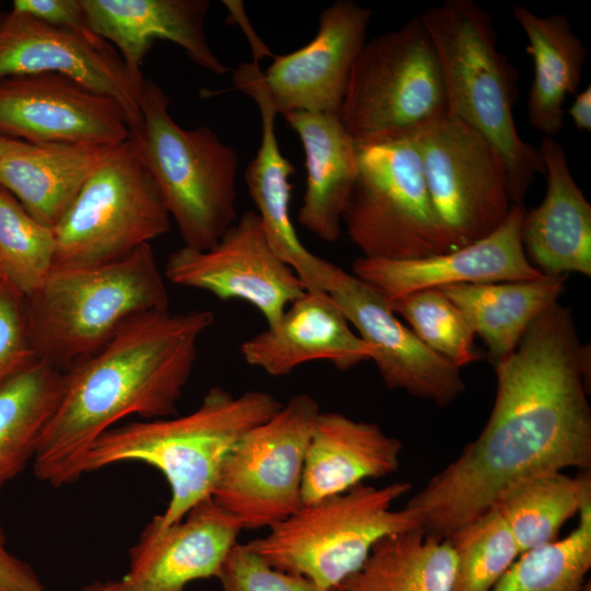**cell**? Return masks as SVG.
<instances>
[{
  "instance_id": "cell-3",
  "label": "cell",
  "mask_w": 591,
  "mask_h": 591,
  "mask_svg": "<svg viewBox=\"0 0 591 591\" xmlns=\"http://www.w3.org/2000/svg\"><path fill=\"white\" fill-rule=\"evenodd\" d=\"M281 406L265 391L234 396L213 386L187 415L131 421L104 432L88 452L84 474L124 462L157 468L165 477L171 496L166 509L150 522L158 529L167 528L211 497L230 450Z\"/></svg>"
},
{
  "instance_id": "cell-7",
  "label": "cell",
  "mask_w": 591,
  "mask_h": 591,
  "mask_svg": "<svg viewBox=\"0 0 591 591\" xmlns=\"http://www.w3.org/2000/svg\"><path fill=\"white\" fill-rule=\"evenodd\" d=\"M408 483L383 487L359 484L349 490L302 505L263 537L244 545L270 567L304 577L320 591L339 587L357 572L383 537L421 528L418 513L393 503Z\"/></svg>"
},
{
  "instance_id": "cell-43",
  "label": "cell",
  "mask_w": 591,
  "mask_h": 591,
  "mask_svg": "<svg viewBox=\"0 0 591 591\" xmlns=\"http://www.w3.org/2000/svg\"><path fill=\"white\" fill-rule=\"evenodd\" d=\"M582 591H591L590 582L588 581Z\"/></svg>"
},
{
  "instance_id": "cell-42",
  "label": "cell",
  "mask_w": 591,
  "mask_h": 591,
  "mask_svg": "<svg viewBox=\"0 0 591 591\" xmlns=\"http://www.w3.org/2000/svg\"><path fill=\"white\" fill-rule=\"evenodd\" d=\"M20 140L7 138L0 135V158L13 148Z\"/></svg>"
},
{
  "instance_id": "cell-33",
  "label": "cell",
  "mask_w": 591,
  "mask_h": 591,
  "mask_svg": "<svg viewBox=\"0 0 591 591\" xmlns=\"http://www.w3.org/2000/svg\"><path fill=\"white\" fill-rule=\"evenodd\" d=\"M54 230L34 219L0 186V265L3 277L25 298L55 266Z\"/></svg>"
},
{
  "instance_id": "cell-39",
  "label": "cell",
  "mask_w": 591,
  "mask_h": 591,
  "mask_svg": "<svg viewBox=\"0 0 591 591\" xmlns=\"http://www.w3.org/2000/svg\"><path fill=\"white\" fill-rule=\"evenodd\" d=\"M0 591H49L34 569L13 555L0 526Z\"/></svg>"
},
{
  "instance_id": "cell-41",
  "label": "cell",
  "mask_w": 591,
  "mask_h": 591,
  "mask_svg": "<svg viewBox=\"0 0 591 591\" xmlns=\"http://www.w3.org/2000/svg\"><path fill=\"white\" fill-rule=\"evenodd\" d=\"M81 591H121L118 580L95 581L85 586Z\"/></svg>"
},
{
  "instance_id": "cell-19",
  "label": "cell",
  "mask_w": 591,
  "mask_h": 591,
  "mask_svg": "<svg viewBox=\"0 0 591 591\" xmlns=\"http://www.w3.org/2000/svg\"><path fill=\"white\" fill-rule=\"evenodd\" d=\"M242 528L211 497L164 529L149 522L130 548L121 591H185L198 579L219 578Z\"/></svg>"
},
{
  "instance_id": "cell-1",
  "label": "cell",
  "mask_w": 591,
  "mask_h": 591,
  "mask_svg": "<svg viewBox=\"0 0 591 591\" xmlns=\"http://www.w3.org/2000/svg\"><path fill=\"white\" fill-rule=\"evenodd\" d=\"M590 358L571 309L556 302L493 362L496 398L484 429L407 502L425 532L448 536L524 478L590 467Z\"/></svg>"
},
{
  "instance_id": "cell-2",
  "label": "cell",
  "mask_w": 591,
  "mask_h": 591,
  "mask_svg": "<svg viewBox=\"0 0 591 591\" xmlns=\"http://www.w3.org/2000/svg\"><path fill=\"white\" fill-rule=\"evenodd\" d=\"M213 323L209 310L146 312L66 370L33 459L35 476L57 488L74 483L93 443L119 420L175 416L199 339Z\"/></svg>"
},
{
  "instance_id": "cell-15",
  "label": "cell",
  "mask_w": 591,
  "mask_h": 591,
  "mask_svg": "<svg viewBox=\"0 0 591 591\" xmlns=\"http://www.w3.org/2000/svg\"><path fill=\"white\" fill-rule=\"evenodd\" d=\"M0 135L28 142L114 147L130 139L123 107L61 74L0 79Z\"/></svg>"
},
{
  "instance_id": "cell-14",
  "label": "cell",
  "mask_w": 591,
  "mask_h": 591,
  "mask_svg": "<svg viewBox=\"0 0 591 591\" xmlns=\"http://www.w3.org/2000/svg\"><path fill=\"white\" fill-rule=\"evenodd\" d=\"M320 287L339 305L349 324L372 349L385 386L447 406L464 390L460 369L430 350L395 316L373 286L325 260Z\"/></svg>"
},
{
  "instance_id": "cell-21",
  "label": "cell",
  "mask_w": 591,
  "mask_h": 591,
  "mask_svg": "<svg viewBox=\"0 0 591 591\" xmlns=\"http://www.w3.org/2000/svg\"><path fill=\"white\" fill-rule=\"evenodd\" d=\"M235 89L251 96L258 106L262 135L258 150L245 171L248 194L257 208L265 234L277 255L289 265L308 291H323L318 275L323 258L300 241L290 213L291 162L280 150L275 132L277 111L264 83L258 59L241 63L233 73Z\"/></svg>"
},
{
  "instance_id": "cell-18",
  "label": "cell",
  "mask_w": 591,
  "mask_h": 591,
  "mask_svg": "<svg viewBox=\"0 0 591 591\" xmlns=\"http://www.w3.org/2000/svg\"><path fill=\"white\" fill-rule=\"evenodd\" d=\"M525 208L513 205L487 236L461 248L412 260L357 257L352 273L387 300L415 291L460 283L532 280L542 277L526 257L521 223Z\"/></svg>"
},
{
  "instance_id": "cell-38",
  "label": "cell",
  "mask_w": 591,
  "mask_h": 591,
  "mask_svg": "<svg viewBox=\"0 0 591 591\" xmlns=\"http://www.w3.org/2000/svg\"><path fill=\"white\" fill-rule=\"evenodd\" d=\"M12 10L53 27L89 30L81 0H14Z\"/></svg>"
},
{
  "instance_id": "cell-20",
  "label": "cell",
  "mask_w": 591,
  "mask_h": 591,
  "mask_svg": "<svg viewBox=\"0 0 591 591\" xmlns=\"http://www.w3.org/2000/svg\"><path fill=\"white\" fill-rule=\"evenodd\" d=\"M240 351L246 363L273 376L313 360L348 370L372 358V349L351 329L336 301L325 291L308 290L276 324L245 339Z\"/></svg>"
},
{
  "instance_id": "cell-11",
  "label": "cell",
  "mask_w": 591,
  "mask_h": 591,
  "mask_svg": "<svg viewBox=\"0 0 591 591\" xmlns=\"http://www.w3.org/2000/svg\"><path fill=\"white\" fill-rule=\"evenodd\" d=\"M320 413L315 398L297 394L227 454L211 498L242 530L269 529L302 506L305 452Z\"/></svg>"
},
{
  "instance_id": "cell-31",
  "label": "cell",
  "mask_w": 591,
  "mask_h": 591,
  "mask_svg": "<svg viewBox=\"0 0 591 591\" xmlns=\"http://www.w3.org/2000/svg\"><path fill=\"white\" fill-rule=\"evenodd\" d=\"M590 496L589 473L570 477L563 472H549L514 483L493 508L522 554L555 541L564 523L579 512Z\"/></svg>"
},
{
  "instance_id": "cell-28",
  "label": "cell",
  "mask_w": 591,
  "mask_h": 591,
  "mask_svg": "<svg viewBox=\"0 0 591 591\" xmlns=\"http://www.w3.org/2000/svg\"><path fill=\"white\" fill-rule=\"evenodd\" d=\"M566 276L487 283H460L439 289L463 314L494 361L511 354L529 326L558 302Z\"/></svg>"
},
{
  "instance_id": "cell-24",
  "label": "cell",
  "mask_w": 591,
  "mask_h": 591,
  "mask_svg": "<svg viewBox=\"0 0 591 591\" xmlns=\"http://www.w3.org/2000/svg\"><path fill=\"white\" fill-rule=\"evenodd\" d=\"M401 451L399 440L379 425L321 410L305 452L302 505L343 494L364 479L395 473Z\"/></svg>"
},
{
  "instance_id": "cell-6",
  "label": "cell",
  "mask_w": 591,
  "mask_h": 591,
  "mask_svg": "<svg viewBox=\"0 0 591 591\" xmlns=\"http://www.w3.org/2000/svg\"><path fill=\"white\" fill-rule=\"evenodd\" d=\"M141 125L131 141L184 245L212 247L237 220L235 150L206 126L185 129L169 112V99L144 79Z\"/></svg>"
},
{
  "instance_id": "cell-25",
  "label": "cell",
  "mask_w": 591,
  "mask_h": 591,
  "mask_svg": "<svg viewBox=\"0 0 591 591\" xmlns=\"http://www.w3.org/2000/svg\"><path fill=\"white\" fill-rule=\"evenodd\" d=\"M302 143L306 183L298 220L320 240L333 243L358 167V144L338 114L291 112L283 115Z\"/></svg>"
},
{
  "instance_id": "cell-40",
  "label": "cell",
  "mask_w": 591,
  "mask_h": 591,
  "mask_svg": "<svg viewBox=\"0 0 591 591\" xmlns=\"http://www.w3.org/2000/svg\"><path fill=\"white\" fill-rule=\"evenodd\" d=\"M568 114L577 129L591 130V85L576 94Z\"/></svg>"
},
{
  "instance_id": "cell-32",
  "label": "cell",
  "mask_w": 591,
  "mask_h": 591,
  "mask_svg": "<svg viewBox=\"0 0 591 591\" xmlns=\"http://www.w3.org/2000/svg\"><path fill=\"white\" fill-rule=\"evenodd\" d=\"M566 537L522 553L490 591H582L591 567V496Z\"/></svg>"
},
{
  "instance_id": "cell-23",
  "label": "cell",
  "mask_w": 591,
  "mask_h": 591,
  "mask_svg": "<svg viewBox=\"0 0 591 591\" xmlns=\"http://www.w3.org/2000/svg\"><path fill=\"white\" fill-rule=\"evenodd\" d=\"M547 188L542 202L524 211L521 240L542 274L591 276V205L577 185L566 151L549 136L538 146Z\"/></svg>"
},
{
  "instance_id": "cell-22",
  "label": "cell",
  "mask_w": 591,
  "mask_h": 591,
  "mask_svg": "<svg viewBox=\"0 0 591 591\" xmlns=\"http://www.w3.org/2000/svg\"><path fill=\"white\" fill-rule=\"evenodd\" d=\"M88 27L108 42L128 70L143 77L141 63L155 39L178 45L199 67L224 74L205 31L207 0H81Z\"/></svg>"
},
{
  "instance_id": "cell-36",
  "label": "cell",
  "mask_w": 591,
  "mask_h": 591,
  "mask_svg": "<svg viewBox=\"0 0 591 591\" xmlns=\"http://www.w3.org/2000/svg\"><path fill=\"white\" fill-rule=\"evenodd\" d=\"M223 591H320L309 579L267 565L244 544L236 543L218 578ZM328 591H343L339 587Z\"/></svg>"
},
{
  "instance_id": "cell-35",
  "label": "cell",
  "mask_w": 591,
  "mask_h": 591,
  "mask_svg": "<svg viewBox=\"0 0 591 591\" xmlns=\"http://www.w3.org/2000/svg\"><path fill=\"white\" fill-rule=\"evenodd\" d=\"M430 350L461 369L480 359L475 334L460 310L436 288L387 300Z\"/></svg>"
},
{
  "instance_id": "cell-5",
  "label": "cell",
  "mask_w": 591,
  "mask_h": 591,
  "mask_svg": "<svg viewBox=\"0 0 591 591\" xmlns=\"http://www.w3.org/2000/svg\"><path fill=\"white\" fill-rule=\"evenodd\" d=\"M436 48L448 116L485 137L502 157L513 205H523L537 174H545L538 148L519 135L510 65L497 47L489 13L472 0H447L419 15Z\"/></svg>"
},
{
  "instance_id": "cell-16",
  "label": "cell",
  "mask_w": 591,
  "mask_h": 591,
  "mask_svg": "<svg viewBox=\"0 0 591 591\" xmlns=\"http://www.w3.org/2000/svg\"><path fill=\"white\" fill-rule=\"evenodd\" d=\"M56 73L114 99L125 111L131 134L141 125L144 77L132 74L118 51L90 30L49 26L11 10L0 14V79Z\"/></svg>"
},
{
  "instance_id": "cell-4",
  "label": "cell",
  "mask_w": 591,
  "mask_h": 591,
  "mask_svg": "<svg viewBox=\"0 0 591 591\" xmlns=\"http://www.w3.org/2000/svg\"><path fill=\"white\" fill-rule=\"evenodd\" d=\"M166 279L150 244L93 266L54 267L26 298L36 359L65 372L131 318L169 309Z\"/></svg>"
},
{
  "instance_id": "cell-10",
  "label": "cell",
  "mask_w": 591,
  "mask_h": 591,
  "mask_svg": "<svg viewBox=\"0 0 591 591\" xmlns=\"http://www.w3.org/2000/svg\"><path fill=\"white\" fill-rule=\"evenodd\" d=\"M171 217L131 139L113 147L54 228V267L120 259L169 232Z\"/></svg>"
},
{
  "instance_id": "cell-26",
  "label": "cell",
  "mask_w": 591,
  "mask_h": 591,
  "mask_svg": "<svg viewBox=\"0 0 591 591\" xmlns=\"http://www.w3.org/2000/svg\"><path fill=\"white\" fill-rule=\"evenodd\" d=\"M112 148L19 141L0 158V186L54 230Z\"/></svg>"
},
{
  "instance_id": "cell-37",
  "label": "cell",
  "mask_w": 591,
  "mask_h": 591,
  "mask_svg": "<svg viewBox=\"0 0 591 591\" xmlns=\"http://www.w3.org/2000/svg\"><path fill=\"white\" fill-rule=\"evenodd\" d=\"M36 360L32 347L26 298L0 279V384Z\"/></svg>"
},
{
  "instance_id": "cell-27",
  "label": "cell",
  "mask_w": 591,
  "mask_h": 591,
  "mask_svg": "<svg viewBox=\"0 0 591 591\" xmlns=\"http://www.w3.org/2000/svg\"><path fill=\"white\" fill-rule=\"evenodd\" d=\"M512 15L528 38L533 60V81L528 102L531 126L554 137L564 127V104L576 93L587 59V49L563 13L538 15L521 4Z\"/></svg>"
},
{
  "instance_id": "cell-45",
  "label": "cell",
  "mask_w": 591,
  "mask_h": 591,
  "mask_svg": "<svg viewBox=\"0 0 591 591\" xmlns=\"http://www.w3.org/2000/svg\"><path fill=\"white\" fill-rule=\"evenodd\" d=\"M1 5V4H0Z\"/></svg>"
},
{
  "instance_id": "cell-13",
  "label": "cell",
  "mask_w": 591,
  "mask_h": 591,
  "mask_svg": "<svg viewBox=\"0 0 591 591\" xmlns=\"http://www.w3.org/2000/svg\"><path fill=\"white\" fill-rule=\"evenodd\" d=\"M167 281L208 291L220 300H242L276 324L304 285L274 251L255 211L244 212L208 250L183 245L165 263Z\"/></svg>"
},
{
  "instance_id": "cell-29",
  "label": "cell",
  "mask_w": 591,
  "mask_h": 591,
  "mask_svg": "<svg viewBox=\"0 0 591 591\" xmlns=\"http://www.w3.org/2000/svg\"><path fill=\"white\" fill-rule=\"evenodd\" d=\"M455 554L445 537L421 528L380 540L343 591H452Z\"/></svg>"
},
{
  "instance_id": "cell-8",
  "label": "cell",
  "mask_w": 591,
  "mask_h": 591,
  "mask_svg": "<svg viewBox=\"0 0 591 591\" xmlns=\"http://www.w3.org/2000/svg\"><path fill=\"white\" fill-rule=\"evenodd\" d=\"M338 115L358 146L412 138L448 115L439 58L419 16L366 42Z\"/></svg>"
},
{
  "instance_id": "cell-30",
  "label": "cell",
  "mask_w": 591,
  "mask_h": 591,
  "mask_svg": "<svg viewBox=\"0 0 591 591\" xmlns=\"http://www.w3.org/2000/svg\"><path fill=\"white\" fill-rule=\"evenodd\" d=\"M63 372L36 359L0 384V494L35 456Z\"/></svg>"
},
{
  "instance_id": "cell-17",
  "label": "cell",
  "mask_w": 591,
  "mask_h": 591,
  "mask_svg": "<svg viewBox=\"0 0 591 591\" xmlns=\"http://www.w3.org/2000/svg\"><path fill=\"white\" fill-rule=\"evenodd\" d=\"M371 16L369 8L338 0L321 12L311 42L274 57L263 78L278 114L339 113Z\"/></svg>"
},
{
  "instance_id": "cell-34",
  "label": "cell",
  "mask_w": 591,
  "mask_h": 591,
  "mask_svg": "<svg viewBox=\"0 0 591 591\" xmlns=\"http://www.w3.org/2000/svg\"><path fill=\"white\" fill-rule=\"evenodd\" d=\"M445 538L455 554L452 591H490L521 555L495 508L457 528Z\"/></svg>"
},
{
  "instance_id": "cell-9",
  "label": "cell",
  "mask_w": 591,
  "mask_h": 591,
  "mask_svg": "<svg viewBox=\"0 0 591 591\" xmlns=\"http://www.w3.org/2000/svg\"><path fill=\"white\" fill-rule=\"evenodd\" d=\"M343 225L366 258L412 260L450 251L413 138L358 146Z\"/></svg>"
},
{
  "instance_id": "cell-44",
  "label": "cell",
  "mask_w": 591,
  "mask_h": 591,
  "mask_svg": "<svg viewBox=\"0 0 591 591\" xmlns=\"http://www.w3.org/2000/svg\"><path fill=\"white\" fill-rule=\"evenodd\" d=\"M4 278L3 277V273H2V268H1V265H0V279Z\"/></svg>"
},
{
  "instance_id": "cell-12",
  "label": "cell",
  "mask_w": 591,
  "mask_h": 591,
  "mask_svg": "<svg viewBox=\"0 0 591 591\" xmlns=\"http://www.w3.org/2000/svg\"><path fill=\"white\" fill-rule=\"evenodd\" d=\"M412 138L450 251L499 228L512 207L507 167L499 151L480 134L448 115Z\"/></svg>"
}]
</instances>
